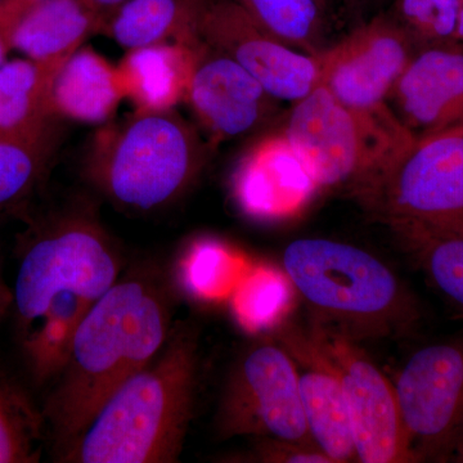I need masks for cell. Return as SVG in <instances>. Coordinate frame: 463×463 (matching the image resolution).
Listing matches in <instances>:
<instances>
[{
    "label": "cell",
    "mask_w": 463,
    "mask_h": 463,
    "mask_svg": "<svg viewBox=\"0 0 463 463\" xmlns=\"http://www.w3.org/2000/svg\"><path fill=\"white\" fill-rule=\"evenodd\" d=\"M254 458L268 463H334L313 443L258 439Z\"/></svg>",
    "instance_id": "83f0119b"
},
{
    "label": "cell",
    "mask_w": 463,
    "mask_h": 463,
    "mask_svg": "<svg viewBox=\"0 0 463 463\" xmlns=\"http://www.w3.org/2000/svg\"><path fill=\"white\" fill-rule=\"evenodd\" d=\"M187 44L194 58L184 100L214 145L251 132L272 114L277 99L248 70L197 36Z\"/></svg>",
    "instance_id": "4fadbf2b"
},
{
    "label": "cell",
    "mask_w": 463,
    "mask_h": 463,
    "mask_svg": "<svg viewBox=\"0 0 463 463\" xmlns=\"http://www.w3.org/2000/svg\"><path fill=\"white\" fill-rule=\"evenodd\" d=\"M123 99L118 67L90 47L75 52L52 85L54 116L79 123H108Z\"/></svg>",
    "instance_id": "ac0fdd59"
},
{
    "label": "cell",
    "mask_w": 463,
    "mask_h": 463,
    "mask_svg": "<svg viewBox=\"0 0 463 463\" xmlns=\"http://www.w3.org/2000/svg\"><path fill=\"white\" fill-rule=\"evenodd\" d=\"M388 105L416 138L463 124V45L414 52L390 91Z\"/></svg>",
    "instance_id": "5bb4252c"
},
{
    "label": "cell",
    "mask_w": 463,
    "mask_h": 463,
    "mask_svg": "<svg viewBox=\"0 0 463 463\" xmlns=\"http://www.w3.org/2000/svg\"><path fill=\"white\" fill-rule=\"evenodd\" d=\"M52 139L51 127L35 133L0 134V210L23 200L41 181Z\"/></svg>",
    "instance_id": "603a6c76"
},
{
    "label": "cell",
    "mask_w": 463,
    "mask_h": 463,
    "mask_svg": "<svg viewBox=\"0 0 463 463\" xmlns=\"http://www.w3.org/2000/svg\"><path fill=\"white\" fill-rule=\"evenodd\" d=\"M259 26L307 54L325 50V8L318 0H233Z\"/></svg>",
    "instance_id": "7402d4cb"
},
{
    "label": "cell",
    "mask_w": 463,
    "mask_h": 463,
    "mask_svg": "<svg viewBox=\"0 0 463 463\" xmlns=\"http://www.w3.org/2000/svg\"><path fill=\"white\" fill-rule=\"evenodd\" d=\"M416 51L392 14H379L319 52V85L352 108H380Z\"/></svg>",
    "instance_id": "7c38bea8"
},
{
    "label": "cell",
    "mask_w": 463,
    "mask_h": 463,
    "mask_svg": "<svg viewBox=\"0 0 463 463\" xmlns=\"http://www.w3.org/2000/svg\"><path fill=\"white\" fill-rule=\"evenodd\" d=\"M205 161L199 134L174 109H136L97 133L87 173L116 205L152 212L182 197Z\"/></svg>",
    "instance_id": "5b68a950"
},
{
    "label": "cell",
    "mask_w": 463,
    "mask_h": 463,
    "mask_svg": "<svg viewBox=\"0 0 463 463\" xmlns=\"http://www.w3.org/2000/svg\"><path fill=\"white\" fill-rule=\"evenodd\" d=\"M192 50L170 42L128 51L118 66L128 99L138 111H166L184 100L192 70Z\"/></svg>",
    "instance_id": "d6986e66"
},
{
    "label": "cell",
    "mask_w": 463,
    "mask_h": 463,
    "mask_svg": "<svg viewBox=\"0 0 463 463\" xmlns=\"http://www.w3.org/2000/svg\"><path fill=\"white\" fill-rule=\"evenodd\" d=\"M11 50L7 33L0 27V67L7 62L8 51Z\"/></svg>",
    "instance_id": "1f68e13d"
},
{
    "label": "cell",
    "mask_w": 463,
    "mask_h": 463,
    "mask_svg": "<svg viewBox=\"0 0 463 463\" xmlns=\"http://www.w3.org/2000/svg\"><path fill=\"white\" fill-rule=\"evenodd\" d=\"M453 461L463 463V444H462L461 448H459V449L457 450V453H456L455 458H453Z\"/></svg>",
    "instance_id": "836d02e7"
},
{
    "label": "cell",
    "mask_w": 463,
    "mask_h": 463,
    "mask_svg": "<svg viewBox=\"0 0 463 463\" xmlns=\"http://www.w3.org/2000/svg\"><path fill=\"white\" fill-rule=\"evenodd\" d=\"M45 434L43 413L0 373V463L38 462Z\"/></svg>",
    "instance_id": "cb8c5ba5"
},
{
    "label": "cell",
    "mask_w": 463,
    "mask_h": 463,
    "mask_svg": "<svg viewBox=\"0 0 463 463\" xmlns=\"http://www.w3.org/2000/svg\"><path fill=\"white\" fill-rule=\"evenodd\" d=\"M392 383L412 462L453 461L463 444V337L420 347Z\"/></svg>",
    "instance_id": "9c48e42d"
},
{
    "label": "cell",
    "mask_w": 463,
    "mask_h": 463,
    "mask_svg": "<svg viewBox=\"0 0 463 463\" xmlns=\"http://www.w3.org/2000/svg\"><path fill=\"white\" fill-rule=\"evenodd\" d=\"M282 133L319 191L352 194L416 139L388 103L352 108L322 85L294 103Z\"/></svg>",
    "instance_id": "8992f818"
},
{
    "label": "cell",
    "mask_w": 463,
    "mask_h": 463,
    "mask_svg": "<svg viewBox=\"0 0 463 463\" xmlns=\"http://www.w3.org/2000/svg\"><path fill=\"white\" fill-rule=\"evenodd\" d=\"M2 3H3V0H0V5H2Z\"/></svg>",
    "instance_id": "d590c367"
},
{
    "label": "cell",
    "mask_w": 463,
    "mask_h": 463,
    "mask_svg": "<svg viewBox=\"0 0 463 463\" xmlns=\"http://www.w3.org/2000/svg\"><path fill=\"white\" fill-rule=\"evenodd\" d=\"M57 72L29 58L0 67V134L35 133L52 127L56 118L52 85Z\"/></svg>",
    "instance_id": "44dd1931"
},
{
    "label": "cell",
    "mask_w": 463,
    "mask_h": 463,
    "mask_svg": "<svg viewBox=\"0 0 463 463\" xmlns=\"http://www.w3.org/2000/svg\"><path fill=\"white\" fill-rule=\"evenodd\" d=\"M43 0H3L0 5V27L7 33L9 27L23 12Z\"/></svg>",
    "instance_id": "f1b7e54d"
},
{
    "label": "cell",
    "mask_w": 463,
    "mask_h": 463,
    "mask_svg": "<svg viewBox=\"0 0 463 463\" xmlns=\"http://www.w3.org/2000/svg\"><path fill=\"white\" fill-rule=\"evenodd\" d=\"M456 41L463 43V0H458V26H457Z\"/></svg>",
    "instance_id": "d6a6232c"
},
{
    "label": "cell",
    "mask_w": 463,
    "mask_h": 463,
    "mask_svg": "<svg viewBox=\"0 0 463 463\" xmlns=\"http://www.w3.org/2000/svg\"><path fill=\"white\" fill-rule=\"evenodd\" d=\"M12 304V292H9L5 288V282L2 279V269H0V315L5 313V310Z\"/></svg>",
    "instance_id": "4dcf8cb0"
},
{
    "label": "cell",
    "mask_w": 463,
    "mask_h": 463,
    "mask_svg": "<svg viewBox=\"0 0 463 463\" xmlns=\"http://www.w3.org/2000/svg\"><path fill=\"white\" fill-rule=\"evenodd\" d=\"M401 241L435 288L463 316V239L416 236Z\"/></svg>",
    "instance_id": "d4e9b609"
},
{
    "label": "cell",
    "mask_w": 463,
    "mask_h": 463,
    "mask_svg": "<svg viewBox=\"0 0 463 463\" xmlns=\"http://www.w3.org/2000/svg\"><path fill=\"white\" fill-rule=\"evenodd\" d=\"M390 14L411 36L417 50L457 42L458 0H395Z\"/></svg>",
    "instance_id": "484cf974"
},
{
    "label": "cell",
    "mask_w": 463,
    "mask_h": 463,
    "mask_svg": "<svg viewBox=\"0 0 463 463\" xmlns=\"http://www.w3.org/2000/svg\"><path fill=\"white\" fill-rule=\"evenodd\" d=\"M199 0H128L109 18L108 33L125 50L196 38L194 17Z\"/></svg>",
    "instance_id": "ffe728a7"
},
{
    "label": "cell",
    "mask_w": 463,
    "mask_h": 463,
    "mask_svg": "<svg viewBox=\"0 0 463 463\" xmlns=\"http://www.w3.org/2000/svg\"><path fill=\"white\" fill-rule=\"evenodd\" d=\"M173 319L165 282L143 269L121 273L81 319L42 412L56 461L103 404L160 352Z\"/></svg>",
    "instance_id": "6da1fadb"
},
{
    "label": "cell",
    "mask_w": 463,
    "mask_h": 463,
    "mask_svg": "<svg viewBox=\"0 0 463 463\" xmlns=\"http://www.w3.org/2000/svg\"><path fill=\"white\" fill-rule=\"evenodd\" d=\"M93 11L99 18L100 33H103L109 18L114 16L116 11L127 3L128 0H87Z\"/></svg>",
    "instance_id": "f546056e"
},
{
    "label": "cell",
    "mask_w": 463,
    "mask_h": 463,
    "mask_svg": "<svg viewBox=\"0 0 463 463\" xmlns=\"http://www.w3.org/2000/svg\"><path fill=\"white\" fill-rule=\"evenodd\" d=\"M215 426L224 439L313 443L301 407L297 364L279 340L255 341L234 359L219 397Z\"/></svg>",
    "instance_id": "ba28073f"
},
{
    "label": "cell",
    "mask_w": 463,
    "mask_h": 463,
    "mask_svg": "<svg viewBox=\"0 0 463 463\" xmlns=\"http://www.w3.org/2000/svg\"><path fill=\"white\" fill-rule=\"evenodd\" d=\"M310 332L339 374L356 461L412 462L394 383L365 354L358 341L316 323Z\"/></svg>",
    "instance_id": "30bf717a"
},
{
    "label": "cell",
    "mask_w": 463,
    "mask_h": 463,
    "mask_svg": "<svg viewBox=\"0 0 463 463\" xmlns=\"http://www.w3.org/2000/svg\"><path fill=\"white\" fill-rule=\"evenodd\" d=\"M120 276V255L90 216H63L27 241L11 307L17 345L36 385L53 383L79 323Z\"/></svg>",
    "instance_id": "7a4b0ae2"
},
{
    "label": "cell",
    "mask_w": 463,
    "mask_h": 463,
    "mask_svg": "<svg viewBox=\"0 0 463 463\" xmlns=\"http://www.w3.org/2000/svg\"><path fill=\"white\" fill-rule=\"evenodd\" d=\"M233 191L246 214L281 221L306 209L319 188L281 133L249 149L234 174Z\"/></svg>",
    "instance_id": "2e32d148"
},
{
    "label": "cell",
    "mask_w": 463,
    "mask_h": 463,
    "mask_svg": "<svg viewBox=\"0 0 463 463\" xmlns=\"http://www.w3.org/2000/svg\"><path fill=\"white\" fill-rule=\"evenodd\" d=\"M297 364L307 434L334 463L356 461L352 426L339 374L312 332L286 328L274 335Z\"/></svg>",
    "instance_id": "9a60e30c"
},
{
    "label": "cell",
    "mask_w": 463,
    "mask_h": 463,
    "mask_svg": "<svg viewBox=\"0 0 463 463\" xmlns=\"http://www.w3.org/2000/svg\"><path fill=\"white\" fill-rule=\"evenodd\" d=\"M318 2L319 5H321L322 7L326 9V5H327V0H318ZM345 2L347 3V5H353V3L355 2V0H345Z\"/></svg>",
    "instance_id": "e575fe53"
},
{
    "label": "cell",
    "mask_w": 463,
    "mask_h": 463,
    "mask_svg": "<svg viewBox=\"0 0 463 463\" xmlns=\"http://www.w3.org/2000/svg\"><path fill=\"white\" fill-rule=\"evenodd\" d=\"M291 282L276 272H257L242 286L236 300L237 315L251 328L267 327L279 318L291 300Z\"/></svg>",
    "instance_id": "4316f807"
},
{
    "label": "cell",
    "mask_w": 463,
    "mask_h": 463,
    "mask_svg": "<svg viewBox=\"0 0 463 463\" xmlns=\"http://www.w3.org/2000/svg\"><path fill=\"white\" fill-rule=\"evenodd\" d=\"M194 33L248 70L277 100L298 102L319 85V53L288 47L265 32L233 0H199Z\"/></svg>",
    "instance_id": "8fae6325"
},
{
    "label": "cell",
    "mask_w": 463,
    "mask_h": 463,
    "mask_svg": "<svg viewBox=\"0 0 463 463\" xmlns=\"http://www.w3.org/2000/svg\"><path fill=\"white\" fill-rule=\"evenodd\" d=\"M99 18L87 0H43L16 18L9 44L33 62L60 70L93 33Z\"/></svg>",
    "instance_id": "e0dca14e"
},
{
    "label": "cell",
    "mask_w": 463,
    "mask_h": 463,
    "mask_svg": "<svg viewBox=\"0 0 463 463\" xmlns=\"http://www.w3.org/2000/svg\"><path fill=\"white\" fill-rule=\"evenodd\" d=\"M283 272L316 325L355 341L408 334L421 321L419 301L397 274L370 251L328 239L286 246Z\"/></svg>",
    "instance_id": "277c9868"
},
{
    "label": "cell",
    "mask_w": 463,
    "mask_h": 463,
    "mask_svg": "<svg viewBox=\"0 0 463 463\" xmlns=\"http://www.w3.org/2000/svg\"><path fill=\"white\" fill-rule=\"evenodd\" d=\"M352 194L399 239H463V124L414 139Z\"/></svg>",
    "instance_id": "52a82bcc"
},
{
    "label": "cell",
    "mask_w": 463,
    "mask_h": 463,
    "mask_svg": "<svg viewBox=\"0 0 463 463\" xmlns=\"http://www.w3.org/2000/svg\"><path fill=\"white\" fill-rule=\"evenodd\" d=\"M199 380V332L194 325L176 323L160 352L103 404L57 461L178 462L196 410Z\"/></svg>",
    "instance_id": "3957f363"
}]
</instances>
